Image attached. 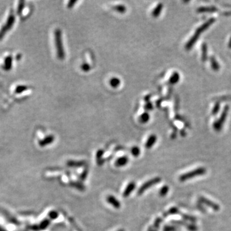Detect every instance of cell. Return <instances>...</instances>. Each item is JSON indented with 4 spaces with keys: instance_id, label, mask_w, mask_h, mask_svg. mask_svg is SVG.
<instances>
[{
    "instance_id": "8992f818",
    "label": "cell",
    "mask_w": 231,
    "mask_h": 231,
    "mask_svg": "<svg viewBox=\"0 0 231 231\" xmlns=\"http://www.w3.org/2000/svg\"><path fill=\"white\" fill-rule=\"evenodd\" d=\"M198 202H199L202 204H205L209 207H211L214 211H218L219 210V209H220V207H219L218 204L207 199V198L202 196L199 197V200H198Z\"/></svg>"
},
{
    "instance_id": "6da1fadb",
    "label": "cell",
    "mask_w": 231,
    "mask_h": 231,
    "mask_svg": "<svg viewBox=\"0 0 231 231\" xmlns=\"http://www.w3.org/2000/svg\"><path fill=\"white\" fill-rule=\"evenodd\" d=\"M54 40L55 45L57 56L59 60H64L65 57L63 40H62V32L60 29L57 28L54 31Z\"/></svg>"
},
{
    "instance_id": "8d00e7d4",
    "label": "cell",
    "mask_w": 231,
    "mask_h": 231,
    "mask_svg": "<svg viewBox=\"0 0 231 231\" xmlns=\"http://www.w3.org/2000/svg\"><path fill=\"white\" fill-rule=\"evenodd\" d=\"M219 107H220V104H219V102H217L215 104H214V106L212 110V114L213 115L215 116L218 114L219 110Z\"/></svg>"
},
{
    "instance_id": "4dcf8cb0",
    "label": "cell",
    "mask_w": 231,
    "mask_h": 231,
    "mask_svg": "<svg viewBox=\"0 0 231 231\" xmlns=\"http://www.w3.org/2000/svg\"><path fill=\"white\" fill-rule=\"evenodd\" d=\"M25 8V2L24 1H20L19 3V5L17 7V13L19 16H21L23 14V11Z\"/></svg>"
},
{
    "instance_id": "8fae6325",
    "label": "cell",
    "mask_w": 231,
    "mask_h": 231,
    "mask_svg": "<svg viewBox=\"0 0 231 231\" xmlns=\"http://www.w3.org/2000/svg\"><path fill=\"white\" fill-rule=\"evenodd\" d=\"M54 141H55L54 136L53 135H49V136H46V137L44 138L43 139L40 140L39 141V145L40 147H46V146H48V145L51 144L52 142H53Z\"/></svg>"
},
{
    "instance_id": "e0dca14e",
    "label": "cell",
    "mask_w": 231,
    "mask_h": 231,
    "mask_svg": "<svg viewBox=\"0 0 231 231\" xmlns=\"http://www.w3.org/2000/svg\"><path fill=\"white\" fill-rule=\"evenodd\" d=\"M162 8H163V4L162 3H159L156 6V7L155 8H154L153 10L152 11V16L153 17H155V18L158 17L160 16V14H161V13L162 12Z\"/></svg>"
},
{
    "instance_id": "f546056e",
    "label": "cell",
    "mask_w": 231,
    "mask_h": 231,
    "mask_svg": "<svg viewBox=\"0 0 231 231\" xmlns=\"http://www.w3.org/2000/svg\"><path fill=\"white\" fill-rule=\"evenodd\" d=\"M141 153V150L138 147H134L131 149V153L134 157H137L139 156Z\"/></svg>"
},
{
    "instance_id": "ba28073f",
    "label": "cell",
    "mask_w": 231,
    "mask_h": 231,
    "mask_svg": "<svg viewBox=\"0 0 231 231\" xmlns=\"http://www.w3.org/2000/svg\"><path fill=\"white\" fill-rule=\"evenodd\" d=\"M136 188V184L135 182H129L123 193V196L124 198L128 197L135 190Z\"/></svg>"
},
{
    "instance_id": "4316f807",
    "label": "cell",
    "mask_w": 231,
    "mask_h": 231,
    "mask_svg": "<svg viewBox=\"0 0 231 231\" xmlns=\"http://www.w3.org/2000/svg\"><path fill=\"white\" fill-rule=\"evenodd\" d=\"M50 220L48 219H45L44 220H42L40 225H39V229H41V230H45L46 229V228L48 227V226L50 225Z\"/></svg>"
},
{
    "instance_id": "3957f363",
    "label": "cell",
    "mask_w": 231,
    "mask_h": 231,
    "mask_svg": "<svg viewBox=\"0 0 231 231\" xmlns=\"http://www.w3.org/2000/svg\"><path fill=\"white\" fill-rule=\"evenodd\" d=\"M16 21V17L14 14L12 13V12H11L6 21V23L2 27L1 30H0V40H2L7 33L12 28L15 23Z\"/></svg>"
},
{
    "instance_id": "bcb514c9",
    "label": "cell",
    "mask_w": 231,
    "mask_h": 231,
    "mask_svg": "<svg viewBox=\"0 0 231 231\" xmlns=\"http://www.w3.org/2000/svg\"><path fill=\"white\" fill-rule=\"evenodd\" d=\"M229 47L230 48H231V37L230 39V41H229Z\"/></svg>"
},
{
    "instance_id": "9c48e42d",
    "label": "cell",
    "mask_w": 231,
    "mask_h": 231,
    "mask_svg": "<svg viewBox=\"0 0 231 231\" xmlns=\"http://www.w3.org/2000/svg\"><path fill=\"white\" fill-rule=\"evenodd\" d=\"M12 64H13V57L12 55H8L5 59L2 68L5 71H8L12 70Z\"/></svg>"
},
{
    "instance_id": "f35d334b",
    "label": "cell",
    "mask_w": 231,
    "mask_h": 231,
    "mask_svg": "<svg viewBox=\"0 0 231 231\" xmlns=\"http://www.w3.org/2000/svg\"><path fill=\"white\" fill-rule=\"evenodd\" d=\"M81 69L84 72H88L91 69V68L89 64L84 63L81 65Z\"/></svg>"
},
{
    "instance_id": "e575fe53",
    "label": "cell",
    "mask_w": 231,
    "mask_h": 231,
    "mask_svg": "<svg viewBox=\"0 0 231 231\" xmlns=\"http://www.w3.org/2000/svg\"><path fill=\"white\" fill-rule=\"evenodd\" d=\"M59 213L56 211H54V210L51 211L48 213V216L50 218V219H55L59 217Z\"/></svg>"
},
{
    "instance_id": "277c9868",
    "label": "cell",
    "mask_w": 231,
    "mask_h": 231,
    "mask_svg": "<svg viewBox=\"0 0 231 231\" xmlns=\"http://www.w3.org/2000/svg\"><path fill=\"white\" fill-rule=\"evenodd\" d=\"M229 110V106L228 105H225L221 114L220 117H219V118L217 121H216V122H214V123H213V128L215 131L219 132L222 130L223 125L226 120Z\"/></svg>"
},
{
    "instance_id": "d4e9b609",
    "label": "cell",
    "mask_w": 231,
    "mask_h": 231,
    "mask_svg": "<svg viewBox=\"0 0 231 231\" xmlns=\"http://www.w3.org/2000/svg\"><path fill=\"white\" fill-rule=\"evenodd\" d=\"M103 153H104V151L102 150H99L96 152V159H97V162L99 164V165H102V164L103 163V159H102L103 156Z\"/></svg>"
},
{
    "instance_id": "603a6c76",
    "label": "cell",
    "mask_w": 231,
    "mask_h": 231,
    "mask_svg": "<svg viewBox=\"0 0 231 231\" xmlns=\"http://www.w3.org/2000/svg\"><path fill=\"white\" fill-rule=\"evenodd\" d=\"M121 84V80L119 79L114 77V78L110 80V85L113 88H118Z\"/></svg>"
},
{
    "instance_id": "484cf974",
    "label": "cell",
    "mask_w": 231,
    "mask_h": 231,
    "mask_svg": "<svg viewBox=\"0 0 231 231\" xmlns=\"http://www.w3.org/2000/svg\"><path fill=\"white\" fill-rule=\"evenodd\" d=\"M114 9L116 11V12L120 13V14H123L125 13L127 8L125 5H117L114 7Z\"/></svg>"
},
{
    "instance_id": "4fadbf2b",
    "label": "cell",
    "mask_w": 231,
    "mask_h": 231,
    "mask_svg": "<svg viewBox=\"0 0 231 231\" xmlns=\"http://www.w3.org/2000/svg\"><path fill=\"white\" fill-rule=\"evenodd\" d=\"M157 140V137L155 134H152L151 136H150L146 142V144H145L146 148L150 149L154 145L156 144Z\"/></svg>"
},
{
    "instance_id": "7402d4cb",
    "label": "cell",
    "mask_w": 231,
    "mask_h": 231,
    "mask_svg": "<svg viewBox=\"0 0 231 231\" xmlns=\"http://www.w3.org/2000/svg\"><path fill=\"white\" fill-rule=\"evenodd\" d=\"M202 60L205 62L207 60V46L206 43H203L202 45Z\"/></svg>"
},
{
    "instance_id": "d590c367",
    "label": "cell",
    "mask_w": 231,
    "mask_h": 231,
    "mask_svg": "<svg viewBox=\"0 0 231 231\" xmlns=\"http://www.w3.org/2000/svg\"><path fill=\"white\" fill-rule=\"evenodd\" d=\"M171 223L175 225L176 226H184V227H185L187 224H188L184 220H172Z\"/></svg>"
},
{
    "instance_id": "f6af8a7d",
    "label": "cell",
    "mask_w": 231,
    "mask_h": 231,
    "mask_svg": "<svg viewBox=\"0 0 231 231\" xmlns=\"http://www.w3.org/2000/svg\"><path fill=\"white\" fill-rule=\"evenodd\" d=\"M148 231H157V230H156V229H154V228L153 227H148Z\"/></svg>"
},
{
    "instance_id": "60d3db41",
    "label": "cell",
    "mask_w": 231,
    "mask_h": 231,
    "mask_svg": "<svg viewBox=\"0 0 231 231\" xmlns=\"http://www.w3.org/2000/svg\"><path fill=\"white\" fill-rule=\"evenodd\" d=\"M219 101H222V100H231V95L229 96H225L223 97H220L218 99Z\"/></svg>"
},
{
    "instance_id": "7bdbcfd3",
    "label": "cell",
    "mask_w": 231,
    "mask_h": 231,
    "mask_svg": "<svg viewBox=\"0 0 231 231\" xmlns=\"http://www.w3.org/2000/svg\"><path fill=\"white\" fill-rule=\"evenodd\" d=\"M76 1H70L67 5V7L68 8H71L74 7L75 4L76 3Z\"/></svg>"
},
{
    "instance_id": "f1b7e54d",
    "label": "cell",
    "mask_w": 231,
    "mask_h": 231,
    "mask_svg": "<svg viewBox=\"0 0 231 231\" xmlns=\"http://www.w3.org/2000/svg\"><path fill=\"white\" fill-rule=\"evenodd\" d=\"M150 120V115L147 113L142 114L139 118V122L142 123H146Z\"/></svg>"
},
{
    "instance_id": "52a82bcc",
    "label": "cell",
    "mask_w": 231,
    "mask_h": 231,
    "mask_svg": "<svg viewBox=\"0 0 231 231\" xmlns=\"http://www.w3.org/2000/svg\"><path fill=\"white\" fill-rule=\"evenodd\" d=\"M215 21H216V19L214 18L209 19L208 21H207L205 23H204L202 25H201L200 27H199L196 30L195 34L197 36H200V35L202 34V33H203L204 31H205L211 25H213Z\"/></svg>"
},
{
    "instance_id": "5b68a950",
    "label": "cell",
    "mask_w": 231,
    "mask_h": 231,
    "mask_svg": "<svg viewBox=\"0 0 231 231\" xmlns=\"http://www.w3.org/2000/svg\"><path fill=\"white\" fill-rule=\"evenodd\" d=\"M161 181V179L160 177H155V178H153L147 181L145 183H144L140 187L139 190L137 191V195H141L142 193H144L148 189L152 188V186L159 183Z\"/></svg>"
},
{
    "instance_id": "d6a6232c",
    "label": "cell",
    "mask_w": 231,
    "mask_h": 231,
    "mask_svg": "<svg viewBox=\"0 0 231 231\" xmlns=\"http://www.w3.org/2000/svg\"><path fill=\"white\" fill-rule=\"evenodd\" d=\"M72 185L73 187H75V188L79 190L80 191H84L85 189V186L83 184H82L81 183H80V182H73L72 183Z\"/></svg>"
},
{
    "instance_id": "836d02e7",
    "label": "cell",
    "mask_w": 231,
    "mask_h": 231,
    "mask_svg": "<svg viewBox=\"0 0 231 231\" xmlns=\"http://www.w3.org/2000/svg\"><path fill=\"white\" fill-rule=\"evenodd\" d=\"M162 218L159 217V218H156V219L155 220V222H154V224H153V226L154 229H156V230H157V229L159 228L160 225L162 223Z\"/></svg>"
},
{
    "instance_id": "cb8c5ba5",
    "label": "cell",
    "mask_w": 231,
    "mask_h": 231,
    "mask_svg": "<svg viewBox=\"0 0 231 231\" xmlns=\"http://www.w3.org/2000/svg\"><path fill=\"white\" fill-rule=\"evenodd\" d=\"M28 89V86L25 85H17L15 89V93L16 94H21L24 91H26Z\"/></svg>"
},
{
    "instance_id": "ac0fdd59",
    "label": "cell",
    "mask_w": 231,
    "mask_h": 231,
    "mask_svg": "<svg viewBox=\"0 0 231 231\" xmlns=\"http://www.w3.org/2000/svg\"><path fill=\"white\" fill-rule=\"evenodd\" d=\"M179 80H180V75L178 72L175 71L171 75L170 78L169 79V83L171 85H174V84H177Z\"/></svg>"
},
{
    "instance_id": "ee69618b",
    "label": "cell",
    "mask_w": 231,
    "mask_h": 231,
    "mask_svg": "<svg viewBox=\"0 0 231 231\" xmlns=\"http://www.w3.org/2000/svg\"><path fill=\"white\" fill-rule=\"evenodd\" d=\"M152 107H153L152 105L150 103H148L145 106V108H146L147 110H152Z\"/></svg>"
},
{
    "instance_id": "74e56055",
    "label": "cell",
    "mask_w": 231,
    "mask_h": 231,
    "mask_svg": "<svg viewBox=\"0 0 231 231\" xmlns=\"http://www.w3.org/2000/svg\"><path fill=\"white\" fill-rule=\"evenodd\" d=\"M185 227L190 231H197L198 230L197 226L195 225L194 224H187Z\"/></svg>"
},
{
    "instance_id": "7dc6e473",
    "label": "cell",
    "mask_w": 231,
    "mask_h": 231,
    "mask_svg": "<svg viewBox=\"0 0 231 231\" xmlns=\"http://www.w3.org/2000/svg\"><path fill=\"white\" fill-rule=\"evenodd\" d=\"M117 231H125V230H123V229H119V230H118Z\"/></svg>"
},
{
    "instance_id": "44dd1931",
    "label": "cell",
    "mask_w": 231,
    "mask_h": 231,
    "mask_svg": "<svg viewBox=\"0 0 231 231\" xmlns=\"http://www.w3.org/2000/svg\"><path fill=\"white\" fill-rule=\"evenodd\" d=\"M209 60H210V63H211V65L212 69L214 71H218L219 70V65L216 59L213 56H211V57H210Z\"/></svg>"
},
{
    "instance_id": "5bb4252c",
    "label": "cell",
    "mask_w": 231,
    "mask_h": 231,
    "mask_svg": "<svg viewBox=\"0 0 231 231\" xmlns=\"http://www.w3.org/2000/svg\"><path fill=\"white\" fill-rule=\"evenodd\" d=\"M85 162L83 161H73L70 160L67 162V165L70 167H73V168H79L85 166Z\"/></svg>"
},
{
    "instance_id": "b9f144b4",
    "label": "cell",
    "mask_w": 231,
    "mask_h": 231,
    "mask_svg": "<svg viewBox=\"0 0 231 231\" xmlns=\"http://www.w3.org/2000/svg\"><path fill=\"white\" fill-rule=\"evenodd\" d=\"M197 207H198V209H199L200 211H202V213H205V209H204V208L202 207V204H200L199 202H198V203H197Z\"/></svg>"
},
{
    "instance_id": "7c38bea8",
    "label": "cell",
    "mask_w": 231,
    "mask_h": 231,
    "mask_svg": "<svg viewBox=\"0 0 231 231\" xmlns=\"http://www.w3.org/2000/svg\"><path fill=\"white\" fill-rule=\"evenodd\" d=\"M129 162V159L127 156H122L115 161V166L116 167H123L126 166Z\"/></svg>"
},
{
    "instance_id": "83f0119b",
    "label": "cell",
    "mask_w": 231,
    "mask_h": 231,
    "mask_svg": "<svg viewBox=\"0 0 231 231\" xmlns=\"http://www.w3.org/2000/svg\"><path fill=\"white\" fill-rule=\"evenodd\" d=\"M169 190H170L169 187L167 185H164V186H162V188H161V190H160V191L159 192V195L161 196H162V197L165 196H166L168 194V193L169 191Z\"/></svg>"
},
{
    "instance_id": "9a60e30c",
    "label": "cell",
    "mask_w": 231,
    "mask_h": 231,
    "mask_svg": "<svg viewBox=\"0 0 231 231\" xmlns=\"http://www.w3.org/2000/svg\"><path fill=\"white\" fill-rule=\"evenodd\" d=\"M199 36H197L195 34H194L191 37V38L188 41V42L186 43V45H185V48L187 50H191L193 48V46H194L195 44L196 43V42L197 41V40L199 39Z\"/></svg>"
},
{
    "instance_id": "ab89813d",
    "label": "cell",
    "mask_w": 231,
    "mask_h": 231,
    "mask_svg": "<svg viewBox=\"0 0 231 231\" xmlns=\"http://www.w3.org/2000/svg\"><path fill=\"white\" fill-rule=\"evenodd\" d=\"M87 174H88V170L85 169L82 173V174L80 176V180H84L87 178Z\"/></svg>"
},
{
    "instance_id": "2e32d148",
    "label": "cell",
    "mask_w": 231,
    "mask_h": 231,
    "mask_svg": "<svg viewBox=\"0 0 231 231\" xmlns=\"http://www.w3.org/2000/svg\"><path fill=\"white\" fill-rule=\"evenodd\" d=\"M218 11V9L214 7H202L197 9V12L204 13V12H214Z\"/></svg>"
},
{
    "instance_id": "1f68e13d",
    "label": "cell",
    "mask_w": 231,
    "mask_h": 231,
    "mask_svg": "<svg viewBox=\"0 0 231 231\" xmlns=\"http://www.w3.org/2000/svg\"><path fill=\"white\" fill-rule=\"evenodd\" d=\"M178 229L177 226L166 225L163 227V231H177Z\"/></svg>"
},
{
    "instance_id": "d6986e66",
    "label": "cell",
    "mask_w": 231,
    "mask_h": 231,
    "mask_svg": "<svg viewBox=\"0 0 231 231\" xmlns=\"http://www.w3.org/2000/svg\"><path fill=\"white\" fill-rule=\"evenodd\" d=\"M180 212L177 207H171L167 212H166L163 214V217L166 218L170 214H180Z\"/></svg>"
},
{
    "instance_id": "ffe728a7",
    "label": "cell",
    "mask_w": 231,
    "mask_h": 231,
    "mask_svg": "<svg viewBox=\"0 0 231 231\" xmlns=\"http://www.w3.org/2000/svg\"><path fill=\"white\" fill-rule=\"evenodd\" d=\"M180 214L181 217L184 219V221H190V222H191V224H194L196 222V218H195V216L187 214H184L182 213H180Z\"/></svg>"
},
{
    "instance_id": "7a4b0ae2",
    "label": "cell",
    "mask_w": 231,
    "mask_h": 231,
    "mask_svg": "<svg viewBox=\"0 0 231 231\" xmlns=\"http://www.w3.org/2000/svg\"><path fill=\"white\" fill-rule=\"evenodd\" d=\"M207 173V170L204 167L197 168L191 171L187 172L181 175L179 177V180L180 182H185L189 179H193L194 177L202 176Z\"/></svg>"
},
{
    "instance_id": "30bf717a",
    "label": "cell",
    "mask_w": 231,
    "mask_h": 231,
    "mask_svg": "<svg viewBox=\"0 0 231 231\" xmlns=\"http://www.w3.org/2000/svg\"><path fill=\"white\" fill-rule=\"evenodd\" d=\"M107 202L111 204L113 207L115 209H119L121 207V202L116 199V198L113 195H108L107 199H106Z\"/></svg>"
}]
</instances>
